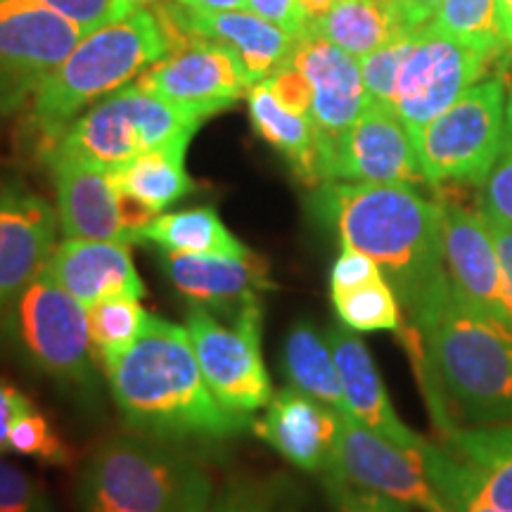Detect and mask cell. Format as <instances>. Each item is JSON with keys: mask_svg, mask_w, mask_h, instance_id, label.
<instances>
[{"mask_svg": "<svg viewBox=\"0 0 512 512\" xmlns=\"http://www.w3.org/2000/svg\"><path fill=\"white\" fill-rule=\"evenodd\" d=\"M441 432L453 411L470 427L512 425V325L453 290L446 280L403 335Z\"/></svg>", "mask_w": 512, "mask_h": 512, "instance_id": "1", "label": "cell"}, {"mask_svg": "<svg viewBox=\"0 0 512 512\" xmlns=\"http://www.w3.org/2000/svg\"><path fill=\"white\" fill-rule=\"evenodd\" d=\"M107 382L131 432L188 448L214 446L245 430L204 382L185 325L150 316L131 347L105 358Z\"/></svg>", "mask_w": 512, "mask_h": 512, "instance_id": "2", "label": "cell"}, {"mask_svg": "<svg viewBox=\"0 0 512 512\" xmlns=\"http://www.w3.org/2000/svg\"><path fill=\"white\" fill-rule=\"evenodd\" d=\"M313 214L335 230L339 245L377 261L411 320L448 280L441 202L413 185L325 181L313 192Z\"/></svg>", "mask_w": 512, "mask_h": 512, "instance_id": "3", "label": "cell"}, {"mask_svg": "<svg viewBox=\"0 0 512 512\" xmlns=\"http://www.w3.org/2000/svg\"><path fill=\"white\" fill-rule=\"evenodd\" d=\"M171 50L152 8L88 31L29 100V128L43 159L86 107L128 86Z\"/></svg>", "mask_w": 512, "mask_h": 512, "instance_id": "4", "label": "cell"}, {"mask_svg": "<svg viewBox=\"0 0 512 512\" xmlns=\"http://www.w3.org/2000/svg\"><path fill=\"white\" fill-rule=\"evenodd\" d=\"M76 501L81 512H209L214 482L183 446L131 432L95 448Z\"/></svg>", "mask_w": 512, "mask_h": 512, "instance_id": "5", "label": "cell"}, {"mask_svg": "<svg viewBox=\"0 0 512 512\" xmlns=\"http://www.w3.org/2000/svg\"><path fill=\"white\" fill-rule=\"evenodd\" d=\"M12 354L34 373L74 392H95L86 309L46 268L0 313Z\"/></svg>", "mask_w": 512, "mask_h": 512, "instance_id": "6", "label": "cell"}, {"mask_svg": "<svg viewBox=\"0 0 512 512\" xmlns=\"http://www.w3.org/2000/svg\"><path fill=\"white\" fill-rule=\"evenodd\" d=\"M211 114L150 95L136 83L95 102L69 124L48 159H72L95 169L112 171L140 152L183 136H195Z\"/></svg>", "mask_w": 512, "mask_h": 512, "instance_id": "7", "label": "cell"}, {"mask_svg": "<svg viewBox=\"0 0 512 512\" xmlns=\"http://www.w3.org/2000/svg\"><path fill=\"white\" fill-rule=\"evenodd\" d=\"M508 81L486 76L413 136L422 181L430 185L486 181L505 138Z\"/></svg>", "mask_w": 512, "mask_h": 512, "instance_id": "8", "label": "cell"}, {"mask_svg": "<svg viewBox=\"0 0 512 512\" xmlns=\"http://www.w3.org/2000/svg\"><path fill=\"white\" fill-rule=\"evenodd\" d=\"M185 330L209 392L228 413L249 420V415L268 406L273 384L261 356V304L249 306L233 325L190 304Z\"/></svg>", "mask_w": 512, "mask_h": 512, "instance_id": "9", "label": "cell"}, {"mask_svg": "<svg viewBox=\"0 0 512 512\" xmlns=\"http://www.w3.org/2000/svg\"><path fill=\"white\" fill-rule=\"evenodd\" d=\"M491 62L494 60L479 50L425 24L418 29V38L401 67L392 110L415 136L482 81Z\"/></svg>", "mask_w": 512, "mask_h": 512, "instance_id": "10", "label": "cell"}, {"mask_svg": "<svg viewBox=\"0 0 512 512\" xmlns=\"http://www.w3.org/2000/svg\"><path fill=\"white\" fill-rule=\"evenodd\" d=\"M323 477H337L418 512H453L427 477L420 453L392 444L347 413L339 425L332 465Z\"/></svg>", "mask_w": 512, "mask_h": 512, "instance_id": "11", "label": "cell"}, {"mask_svg": "<svg viewBox=\"0 0 512 512\" xmlns=\"http://www.w3.org/2000/svg\"><path fill=\"white\" fill-rule=\"evenodd\" d=\"M133 83L166 102L209 114L226 110L254 86L233 48L197 36L174 43L162 60L147 67Z\"/></svg>", "mask_w": 512, "mask_h": 512, "instance_id": "12", "label": "cell"}, {"mask_svg": "<svg viewBox=\"0 0 512 512\" xmlns=\"http://www.w3.org/2000/svg\"><path fill=\"white\" fill-rule=\"evenodd\" d=\"M83 36L46 8H0V117L22 110Z\"/></svg>", "mask_w": 512, "mask_h": 512, "instance_id": "13", "label": "cell"}, {"mask_svg": "<svg viewBox=\"0 0 512 512\" xmlns=\"http://www.w3.org/2000/svg\"><path fill=\"white\" fill-rule=\"evenodd\" d=\"M325 181L420 183L418 152L399 114L387 105L368 102L361 117L332 143Z\"/></svg>", "mask_w": 512, "mask_h": 512, "instance_id": "14", "label": "cell"}, {"mask_svg": "<svg viewBox=\"0 0 512 512\" xmlns=\"http://www.w3.org/2000/svg\"><path fill=\"white\" fill-rule=\"evenodd\" d=\"M152 12L171 46L190 36L226 43L245 62L254 83L264 81L275 69L283 67L299 41L247 8L207 12L188 8L176 0H164L152 5Z\"/></svg>", "mask_w": 512, "mask_h": 512, "instance_id": "15", "label": "cell"}, {"mask_svg": "<svg viewBox=\"0 0 512 512\" xmlns=\"http://www.w3.org/2000/svg\"><path fill=\"white\" fill-rule=\"evenodd\" d=\"M441 252L453 290L477 309L512 325L501 256L482 211L441 202Z\"/></svg>", "mask_w": 512, "mask_h": 512, "instance_id": "16", "label": "cell"}, {"mask_svg": "<svg viewBox=\"0 0 512 512\" xmlns=\"http://www.w3.org/2000/svg\"><path fill=\"white\" fill-rule=\"evenodd\" d=\"M311 88V121L323 140V176L335 140L368 107L361 60L323 38L306 34L297 41L290 60Z\"/></svg>", "mask_w": 512, "mask_h": 512, "instance_id": "17", "label": "cell"}, {"mask_svg": "<svg viewBox=\"0 0 512 512\" xmlns=\"http://www.w3.org/2000/svg\"><path fill=\"white\" fill-rule=\"evenodd\" d=\"M57 209L19 183L0 185V313L48 264Z\"/></svg>", "mask_w": 512, "mask_h": 512, "instance_id": "18", "label": "cell"}, {"mask_svg": "<svg viewBox=\"0 0 512 512\" xmlns=\"http://www.w3.org/2000/svg\"><path fill=\"white\" fill-rule=\"evenodd\" d=\"M159 264L169 283L190 304L202 306L216 318H228L230 323L249 306L261 304V294L271 287L268 268L256 254L247 259H226L159 249Z\"/></svg>", "mask_w": 512, "mask_h": 512, "instance_id": "19", "label": "cell"}, {"mask_svg": "<svg viewBox=\"0 0 512 512\" xmlns=\"http://www.w3.org/2000/svg\"><path fill=\"white\" fill-rule=\"evenodd\" d=\"M342 415L297 389L285 387L268 401L254 432L287 463L313 475H328Z\"/></svg>", "mask_w": 512, "mask_h": 512, "instance_id": "20", "label": "cell"}, {"mask_svg": "<svg viewBox=\"0 0 512 512\" xmlns=\"http://www.w3.org/2000/svg\"><path fill=\"white\" fill-rule=\"evenodd\" d=\"M325 337H328L330 351L335 356L344 401H347V415L392 444L411 453H420L427 441L411 427L403 425L399 413L394 411L380 370H377L363 339L354 330L344 328L342 323L330 325Z\"/></svg>", "mask_w": 512, "mask_h": 512, "instance_id": "21", "label": "cell"}, {"mask_svg": "<svg viewBox=\"0 0 512 512\" xmlns=\"http://www.w3.org/2000/svg\"><path fill=\"white\" fill-rule=\"evenodd\" d=\"M46 271L83 309L121 294L145 297V283L126 242L67 238L55 245Z\"/></svg>", "mask_w": 512, "mask_h": 512, "instance_id": "22", "label": "cell"}, {"mask_svg": "<svg viewBox=\"0 0 512 512\" xmlns=\"http://www.w3.org/2000/svg\"><path fill=\"white\" fill-rule=\"evenodd\" d=\"M55 183L57 219L67 238L126 242L121 223L119 192L110 171L72 162V159H48Z\"/></svg>", "mask_w": 512, "mask_h": 512, "instance_id": "23", "label": "cell"}, {"mask_svg": "<svg viewBox=\"0 0 512 512\" xmlns=\"http://www.w3.org/2000/svg\"><path fill=\"white\" fill-rule=\"evenodd\" d=\"M441 437L467 489L491 508L512 512V425L451 427Z\"/></svg>", "mask_w": 512, "mask_h": 512, "instance_id": "24", "label": "cell"}, {"mask_svg": "<svg viewBox=\"0 0 512 512\" xmlns=\"http://www.w3.org/2000/svg\"><path fill=\"white\" fill-rule=\"evenodd\" d=\"M245 98L256 133L290 162L299 181L306 185L325 183L323 140L311 117L285 107L266 81L254 83Z\"/></svg>", "mask_w": 512, "mask_h": 512, "instance_id": "25", "label": "cell"}, {"mask_svg": "<svg viewBox=\"0 0 512 512\" xmlns=\"http://www.w3.org/2000/svg\"><path fill=\"white\" fill-rule=\"evenodd\" d=\"M188 143L190 136L176 138L119 164L110 171L114 188L119 195L133 197L155 214H164L166 207L195 190V183L185 171Z\"/></svg>", "mask_w": 512, "mask_h": 512, "instance_id": "26", "label": "cell"}, {"mask_svg": "<svg viewBox=\"0 0 512 512\" xmlns=\"http://www.w3.org/2000/svg\"><path fill=\"white\" fill-rule=\"evenodd\" d=\"M394 0H335L311 19L309 34L361 60L406 34Z\"/></svg>", "mask_w": 512, "mask_h": 512, "instance_id": "27", "label": "cell"}, {"mask_svg": "<svg viewBox=\"0 0 512 512\" xmlns=\"http://www.w3.org/2000/svg\"><path fill=\"white\" fill-rule=\"evenodd\" d=\"M280 366L287 377V384L297 392L316 399L325 406L347 413L342 382L335 366L328 337H323L309 320H299L287 332L283 344Z\"/></svg>", "mask_w": 512, "mask_h": 512, "instance_id": "28", "label": "cell"}, {"mask_svg": "<svg viewBox=\"0 0 512 512\" xmlns=\"http://www.w3.org/2000/svg\"><path fill=\"white\" fill-rule=\"evenodd\" d=\"M143 242H152L157 249L176 254L226 256V259H247L254 254L230 233L211 207L159 214L145 230Z\"/></svg>", "mask_w": 512, "mask_h": 512, "instance_id": "29", "label": "cell"}, {"mask_svg": "<svg viewBox=\"0 0 512 512\" xmlns=\"http://www.w3.org/2000/svg\"><path fill=\"white\" fill-rule=\"evenodd\" d=\"M332 309L344 328L354 332H396L406 335L403 309L387 278L354 287L349 292L330 294Z\"/></svg>", "mask_w": 512, "mask_h": 512, "instance_id": "30", "label": "cell"}, {"mask_svg": "<svg viewBox=\"0 0 512 512\" xmlns=\"http://www.w3.org/2000/svg\"><path fill=\"white\" fill-rule=\"evenodd\" d=\"M430 24L491 60L508 53L498 31L496 0H444Z\"/></svg>", "mask_w": 512, "mask_h": 512, "instance_id": "31", "label": "cell"}, {"mask_svg": "<svg viewBox=\"0 0 512 512\" xmlns=\"http://www.w3.org/2000/svg\"><path fill=\"white\" fill-rule=\"evenodd\" d=\"M86 318L93 349L98 351L100 361H105V358L131 347L143 335L150 313L143 309L140 297L121 294V297L102 299V302L88 306Z\"/></svg>", "mask_w": 512, "mask_h": 512, "instance_id": "32", "label": "cell"}, {"mask_svg": "<svg viewBox=\"0 0 512 512\" xmlns=\"http://www.w3.org/2000/svg\"><path fill=\"white\" fill-rule=\"evenodd\" d=\"M10 453L17 456L34 458L43 465H67L72 460V451L64 444L60 434L46 415L31 403V406L19 415L10 430Z\"/></svg>", "mask_w": 512, "mask_h": 512, "instance_id": "33", "label": "cell"}, {"mask_svg": "<svg viewBox=\"0 0 512 512\" xmlns=\"http://www.w3.org/2000/svg\"><path fill=\"white\" fill-rule=\"evenodd\" d=\"M415 38H418V29L406 31V34L389 41L387 46L377 48L370 55L361 57V74L363 83H366V93L370 102L392 107L396 81H399L401 67L403 62H406L408 53H411Z\"/></svg>", "mask_w": 512, "mask_h": 512, "instance_id": "34", "label": "cell"}, {"mask_svg": "<svg viewBox=\"0 0 512 512\" xmlns=\"http://www.w3.org/2000/svg\"><path fill=\"white\" fill-rule=\"evenodd\" d=\"M422 467H425L427 477L434 484V489L439 491L448 508L453 512H501L491 505L479 501V498L467 489L463 479H460L458 463L444 446L430 444L427 441L420 451Z\"/></svg>", "mask_w": 512, "mask_h": 512, "instance_id": "35", "label": "cell"}, {"mask_svg": "<svg viewBox=\"0 0 512 512\" xmlns=\"http://www.w3.org/2000/svg\"><path fill=\"white\" fill-rule=\"evenodd\" d=\"M0 8H46L83 31H95L128 15L124 0H0Z\"/></svg>", "mask_w": 512, "mask_h": 512, "instance_id": "36", "label": "cell"}, {"mask_svg": "<svg viewBox=\"0 0 512 512\" xmlns=\"http://www.w3.org/2000/svg\"><path fill=\"white\" fill-rule=\"evenodd\" d=\"M479 209L484 214L512 226V102L508 100V121H505V138L489 176L482 183Z\"/></svg>", "mask_w": 512, "mask_h": 512, "instance_id": "37", "label": "cell"}, {"mask_svg": "<svg viewBox=\"0 0 512 512\" xmlns=\"http://www.w3.org/2000/svg\"><path fill=\"white\" fill-rule=\"evenodd\" d=\"M0 512H57L34 477L0 456Z\"/></svg>", "mask_w": 512, "mask_h": 512, "instance_id": "38", "label": "cell"}, {"mask_svg": "<svg viewBox=\"0 0 512 512\" xmlns=\"http://www.w3.org/2000/svg\"><path fill=\"white\" fill-rule=\"evenodd\" d=\"M280 501V484L266 479H230L214 498L209 512H273Z\"/></svg>", "mask_w": 512, "mask_h": 512, "instance_id": "39", "label": "cell"}, {"mask_svg": "<svg viewBox=\"0 0 512 512\" xmlns=\"http://www.w3.org/2000/svg\"><path fill=\"white\" fill-rule=\"evenodd\" d=\"M323 484L330 496L332 512H411L403 503H396L375 491L358 489L337 477H323Z\"/></svg>", "mask_w": 512, "mask_h": 512, "instance_id": "40", "label": "cell"}, {"mask_svg": "<svg viewBox=\"0 0 512 512\" xmlns=\"http://www.w3.org/2000/svg\"><path fill=\"white\" fill-rule=\"evenodd\" d=\"M339 247H342V252H339L330 271V294L349 292L354 287L373 283L377 278H387L382 268L377 266V261L370 259L368 254L358 252V249L349 245Z\"/></svg>", "mask_w": 512, "mask_h": 512, "instance_id": "41", "label": "cell"}, {"mask_svg": "<svg viewBox=\"0 0 512 512\" xmlns=\"http://www.w3.org/2000/svg\"><path fill=\"white\" fill-rule=\"evenodd\" d=\"M247 10L268 19L275 27L287 31L292 38L309 34L311 15L306 10L304 0H247Z\"/></svg>", "mask_w": 512, "mask_h": 512, "instance_id": "42", "label": "cell"}, {"mask_svg": "<svg viewBox=\"0 0 512 512\" xmlns=\"http://www.w3.org/2000/svg\"><path fill=\"white\" fill-rule=\"evenodd\" d=\"M31 406V399L19 392L15 384L0 377V456L10 453V430L19 415Z\"/></svg>", "mask_w": 512, "mask_h": 512, "instance_id": "43", "label": "cell"}, {"mask_svg": "<svg viewBox=\"0 0 512 512\" xmlns=\"http://www.w3.org/2000/svg\"><path fill=\"white\" fill-rule=\"evenodd\" d=\"M482 211V209H479ZM484 214V211H482ZM486 223H489L491 233H494L498 256H501V268H503V283H505V302H508L510 320H512V226L508 223L494 219V216L484 214Z\"/></svg>", "mask_w": 512, "mask_h": 512, "instance_id": "44", "label": "cell"}, {"mask_svg": "<svg viewBox=\"0 0 512 512\" xmlns=\"http://www.w3.org/2000/svg\"><path fill=\"white\" fill-rule=\"evenodd\" d=\"M444 0H394L403 29L415 31L430 24L441 8Z\"/></svg>", "mask_w": 512, "mask_h": 512, "instance_id": "45", "label": "cell"}, {"mask_svg": "<svg viewBox=\"0 0 512 512\" xmlns=\"http://www.w3.org/2000/svg\"><path fill=\"white\" fill-rule=\"evenodd\" d=\"M496 22L505 50L512 53V0H496Z\"/></svg>", "mask_w": 512, "mask_h": 512, "instance_id": "46", "label": "cell"}, {"mask_svg": "<svg viewBox=\"0 0 512 512\" xmlns=\"http://www.w3.org/2000/svg\"><path fill=\"white\" fill-rule=\"evenodd\" d=\"M176 3L188 5L195 10H207V12H223V10H245L247 0H176Z\"/></svg>", "mask_w": 512, "mask_h": 512, "instance_id": "47", "label": "cell"}, {"mask_svg": "<svg viewBox=\"0 0 512 512\" xmlns=\"http://www.w3.org/2000/svg\"><path fill=\"white\" fill-rule=\"evenodd\" d=\"M332 3H335V0H304V5H306V10H309L311 19L316 17V15H320V12L328 10Z\"/></svg>", "mask_w": 512, "mask_h": 512, "instance_id": "48", "label": "cell"}, {"mask_svg": "<svg viewBox=\"0 0 512 512\" xmlns=\"http://www.w3.org/2000/svg\"><path fill=\"white\" fill-rule=\"evenodd\" d=\"M126 3V8L128 10H138V8H152V5H157V3H164V0H124Z\"/></svg>", "mask_w": 512, "mask_h": 512, "instance_id": "49", "label": "cell"}, {"mask_svg": "<svg viewBox=\"0 0 512 512\" xmlns=\"http://www.w3.org/2000/svg\"><path fill=\"white\" fill-rule=\"evenodd\" d=\"M273 512H299V508H297V503H294V501H283V498H280Z\"/></svg>", "mask_w": 512, "mask_h": 512, "instance_id": "50", "label": "cell"}, {"mask_svg": "<svg viewBox=\"0 0 512 512\" xmlns=\"http://www.w3.org/2000/svg\"><path fill=\"white\" fill-rule=\"evenodd\" d=\"M508 100L512 102V83H510V95H508Z\"/></svg>", "mask_w": 512, "mask_h": 512, "instance_id": "51", "label": "cell"}]
</instances>
